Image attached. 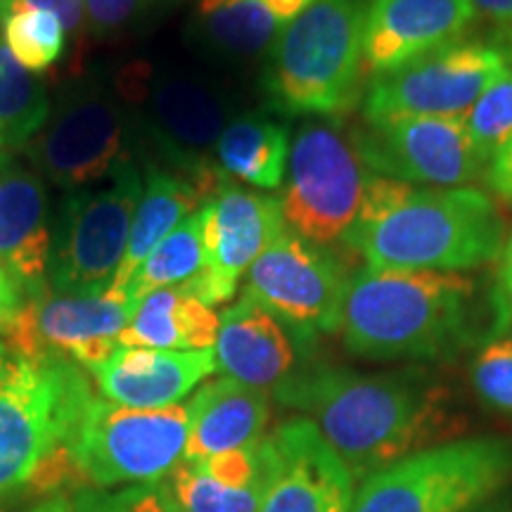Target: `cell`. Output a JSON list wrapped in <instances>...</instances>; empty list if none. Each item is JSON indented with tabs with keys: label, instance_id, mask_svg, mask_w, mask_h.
Wrapping results in <instances>:
<instances>
[{
	"label": "cell",
	"instance_id": "cell-1",
	"mask_svg": "<svg viewBox=\"0 0 512 512\" xmlns=\"http://www.w3.org/2000/svg\"><path fill=\"white\" fill-rule=\"evenodd\" d=\"M273 394L318 427L356 482L413 453L453 441L463 427L451 392L415 368L366 375L311 366Z\"/></svg>",
	"mask_w": 512,
	"mask_h": 512
},
{
	"label": "cell",
	"instance_id": "cell-2",
	"mask_svg": "<svg viewBox=\"0 0 512 512\" xmlns=\"http://www.w3.org/2000/svg\"><path fill=\"white\" fill-rule=\"evenodd\" d=\"M510 316L501 287L475 275L363 266L349 278L339 330L370 361H441L503 335Z\"/></svg>",
	"mask_w": 512,
	"mask_h": 512
},
{
	"label": "cell",
	"instance_id": "cell-3",
	"mask_svg": "<svg viewBox=\"0 0 512 512\" xmlns=\"http://www.w3.org/2000/svg\"><path fill=\"white\" fill-rule=\"evenodd\" d=\"M344 247L366 266L467 273L501 259L505 219L477 188H411L373 221L354 228Z\"/></svg>",
	"mask_w": 512,
	"mask_h": 512
},
{
	"label": "cell",
	"instance_id": "cell-4",
	"mask_svg": "<svg viewBox=\"0 0 512 512\" xmlns=\"http://www.w3.org/2000/svg\"><path fill=\"white\" fill-rule=\"evenodd\" d=\"M368 0H316L268 50L264 93L290 117L342 119L363 100Z\"/></svg>",
	"mask_w": 512,
	"mask_h": 512
},
{
	"label": "cell",
	"instance_id": "cell-5",
	"mask_svg": "<svg viewBox=\"0 0 512 512\" xmlns=\"http://www.w3.org/2000/svg\"><path fill=\"white\" fill-rule=\"evenodd\" d=\"M117 88L133 117V140L150 150L147 162L192 178L209 195L228 181L211 162L221 133L235 119V100L221 83L192 69L133 64Z\"/></svg>",
	"mask_w": 512,
	"mask_h": 512
},
{
	"label": "cell",
	"instance_id": "cell-6",
	"mask_svg": "<svg viewBox=\"0 0 512 512\" xmlns=\"http://www.w3.org/2000/svg\"><path fill=\"white\" fill-rule=\"evenodd\" d=\"M380 174L358 155L349 128L337 119H313L290 145L283 192L278 195L287 230L332 249L363 219Z\"/></svg>",
	"mask_w": 512,
	"mask_h": 512
},
{
	"label": "cell",
	"instance_id": "cell-7",
	"mask_svg": "<svg viewBox=\"0 0 512 512\" xmlns=\"http://www.w3.org/2000/svg\"><path fill=\"white\" fill-rule=\"evenodd\" d=\"M91 396V382L76 363L8 351L0 366V498L31 484Z\"/></svg>",
	"mask_w": 512,
	"mask_h": 512
},
{
	"label": "cell",
	"instance_id": "cell-8",
	"mask_svg": "<svg viewBox=\"0 0 512 512\" xmlns=\"http://www.w3.org/2000/svg\"><path fill=\"white\" fill-rule=\"evenodd\" d=\"M185 406L128 408L91 396L64 439L83 489L162 482L185 460Z\"/></svg>",
	"mask_w": 512,
	"mask_h": 512
},
{
	"label": "cell",
	"instance_id": "cell-9",
	"mask_svg": "<svg viewBox=\"0 0 512 512\" xmlns=\"http://www.w3.org/2000/svg\"><path fill=\"white\" fill-rule=\"evenodd\" d=\"M510 479L512 441L453 439L363 479L351 512H467Z\"/></svg>",
	"mask_w": 512,
	"mask_h": 512
},
{
	"label": "cell",
	"instance_id": "cell-10",
	"mask_svg": "<svg viewBox=\"0 0 512 512\" xmlns=\"http://www.w3.org/2000/svg\"><path fill=\"white\" fill-rule=\"evenodd\" d=\"M131 138V107L117 83L91 76L64 88L22 155L43 181L72 192L110 176L131 155Z\"/></svg>",
	"mask_w": 512,
	"mask_h": 512
},
{
	"label": "cell",
	"instance_id": "cell-11",
	"mask_svg": "<svg viewBox=\"0 0 512 512\" xmlns=\"http://www.w3.org/2000/svg\"><path fill=\"white\" fill-rule=\"evenodd\" d=\"M110 176L112 183L105 188L64 195L48 259V285L57 294L91 297L110 290L117 278L143 195V178L131 155Z\"/></svg>",
	"mask_w": 512,
	"mask_h": 512
},
{
	"label": "cell",
	"instance_id": "cell-12",
	"mask_svg": "<svg viewBox=\"0 0 512 512\" xmlns=\"http://www.w3.org/2000/svg\"><path fill=\"white\" fill-rule=\"evenodd\" d=\"M512 64V50L458 38L392 72L375 74L363 93L366 119L392 114L467 117L486 88Z\"/></svg>",
	"mask_w": 512,
	"mask_h": 512
},
{
	"label": "cell",
	"instance_id": "cell-13",
	"mask_svg": "<svg viewBox=\"0 0 512 512\" xmlns=\"http://www.w3.org/2000/svg\"><path fill=\"white\" fill-rule=\"evenodd\" d=\"M358 155L375 174L425 188H467L486 176L465 117L392 114L349 128Z\"/></svg>",
	"mask_w": 512,
	"mask_h": 512
},
{
	"label": "cell",
	"instance_id": "cell-14",
	"mask_svg": "<svg viewBox=\"0 0 512 512\" xmlns=\"http://www.w3.org/2000/svg\"><path fill=\"white\" fill-rule=\"evenodd\" d=\"M351 273L332 249L283 230L247 271L245 297L313 337L335 332Z\"/></svg>",
	"mask_w": 512,
	"mask_h": 512
},
{
	"label": "cell",
	"instance_id": "cell-15",
	"mask_svg": "<svg viewBox=\"0 0 512 512\" xmlns=\"http://www.w3.org/2000/svg\"><path fill=\"white\" fill-rule=\"evenodd\" d=\"M138 306L107 290L91 297L43 292L29 299L5 332L8 351L24 358H64L91 373L119 349Z\"/></svg>",
	"mask_w": 512,
	"mask_h": 512
},
{
	"label": "cell",
	"instance_id": "cell-16",
	"mask_svg": "<svg viewBox=\"0 0 512 512\" xmlns=\"http://www.w3.org/2000/svg\"><path fill=\"white\" fill-rule=\"evenodd\" d=\"M204 230V271L185 285L204 304L233 299L240 278L287 228L278 195L240 188L228 178L200 207Z\"/></svg>",
	"mask_w": 512,
	"mask_h": 512
},
{
	"label": "cell",
	"instance_id": "cell-17",
	"mask_svg": "<svg viewBox=\"0 0 512 512\" xmlns=\"http://www.w3.org/2000/svg\"><path fill=\"white\" fill-rule=\"evenodd\" d=\"M271 479L259 512H351L356 479L309 418H292L266 437Z\"/></svg>",
	"mask_w": 512,
	"mask_h": 512
},
{
	"label": "cell",
	"instance_id": "cell-18",
	"mask_svg": "<svg viewBox=\"0 0 512 512\" xmlns=\"http://www.w3.org/2000/svg\"><path fill=\"white\" fill-rule=\"evenodd\" d=\"M477 19L472 0H368L363 55L382 74L463 38Z\"/></svg>",
	"mask_w": 512,
	"mask_h": 512
},
{
	"label": "cell",
	"instance_id": "cell-19",
	"mask_svg": "<svg viewBox=\"0 0 512 512\" xmlns=\"http://www.w3.org/2000/svg\"><path fill=\"white\" fill-rule=\"evenodd\" d=\"M50 197L41 174L0 150V261L24 299L48 292Z\"/></svg>",
	"mask_w": 512,
	"mask_h": 512
},
{
	"label": "cell",
	"instance_id": "cell-20",
	"mask_svg": "<svg viewBox=\"0 0 512 512\" xmlns=\"http://www.w3.org/2000/svg\"><path fill=\"white\" fill-rule=\"evenodd\" d=\"M304 332L242 294L240 302L221 313L216 337V361L233 380L261 392H275L299 373Z\"/></svg>",
	"mask_w": 512,
	"mask_h": 512
},
{
	"label": "cell",
	"instance_id": "cell-21",
	"mask_svg": "<svg viewBox=\"0 0 512 512\" xmlns=\"http://www.w3.org/2000/svg\"><path fill=\"white\" fill-rule=\"evenodd\" d=\"M219 370L214 349L169 351L119 347L91 375L107 401L128 408L178 406L197 384Z\"/></svg>",
	"mask_w": 512,
	"mask_h": 512
},
{
	"label": "cell",
	"instance_id": "cell-22",
	"mask_svg": "<svg viewBox=\"0 0 512 512\" xmlns=\"http://www.w3.org/2000/svg\"><path fill=\"white\" fill-rule=\"evenodd\" d=\"M188 446L185 460H207L240 451L264 439L271 406L268 394L223 375L202 384L185 406Z\"/></svg>",
	"mask_w": 512,
	"mask_h": 512
},
{
	"label": "cell",
	"instance_id": "cell-23",
	"mask_svg": "<svg viewBox=\"0 0 512 512\" xmlns=\"http://www.w3.org/2000/svg\"><path fill=\"white\" fill-rule=\"evenodd\" d=\"M143 188L136 214H133L124 261L110 287L114 292L124 290L128 280L152 254V249L211 197L204 185L155 162H145Z\"/></svg>",
	"mask_w": 512,
	"mask_h": 512
},
{
	"label": "cell",
	"instance_id": "cell-24",
	"mask_svg": "<svg viewBox=\"0 0 512 512\" xmlns=\"http://www.w3.org/2000/svg\"><path fill=\"white\" fill-rule=\"evenodd\" d=\"M316 0H200L195 29L211 50L247 60L271 50L283 31Z\"/></svg>",
	"mask_w": 512,
	"mask_h": 512
},
{
	"label": "cell",
	"instance_id": "cell-25",
	"mask_svg": "<svg viewBox=\"0 0 512 512\" xmlns=\"http://www.w3.org/2000/svg\"><path fill=\"white\" fill-rule=\"evenodd\" d=\"M221 316L183 287L147 294L121 332L119 347L200 351L214 349Z\"/></svg>",
	"mask_w": 512,
	"mask_h": 512
},
{
	"label": "cell",
	"instance_id": "cell-26",
	"mask_svg": "<svg viewBox=\"0 0 512 512\" xmlns=\"http://www.w3.org/2000/svg\"><path fill=\"white\" fill-rule=\"evenodd\" d=\"M290 131L266 114H238L216 143V162L223 176L254 188H280L290 162Z\"/></svg>",
	"mask_w": 512,
	"mask_h": 512
},
{
	"label": "cell",
	"instance_id": "cell-27",
	"mask_svg": "<svg viewBox=\"0 0 512 512\" xmlns=\"http://www.w3.org/2000/svg\"><path fill=\"white\" fill-rule=\"evenodd\" d=\"M204 261H207V254H204L202 211L197 209L152 249V254L119 294L138 306L147 294L164 290V287L195 283L204 271Z\"/></svg>",
	"mask_w": 512,
	"mask_h": 512
},
{
	"label": "cell",
	"instance_id": "cell-28",
	"mask_svg": "<svg viewBox=\"0 0 512 512\" xmlns=\"http://www.w3.org/2000/svg\"><path fill=\"white\" fill-rule=\"evenodd\" d=\"M50 114L46 86L0 41V150L24 147Z\"/></svg>",
	"mask_w": 512,
	"mask_h": 512
},
{
	"label": "cell",
	"instance_id": "cell-29",
	"mask_svg": "<svg viewBox=\"0 0 512 512\" xmlns=\"http://www.w3.org/2000/svg\"><path fill=\"white\" fill-rule=\"evenodd\" d=\"M164 482L188 512H259L268 489H245L221 482L195 460H181Z\"/></svg>",
	"mask_w": 512,
	"mask_h": 512
},
{
	"label": "cell",
	"instance_id": "cell-30",
	"mask_svg": "<svg viewBox=\"0 0 512 512\" xmlns=\"http://www.w3.org/2000/svg\"><path fill=\"white\" fill-rule=\"evenodd\" d=\"M3 34L10 53L31 74L53 67L62 57L67 41L62 19L48 10H24L3 19Z\"/></svg>",
	"mask_w": 512,
	"mask_h": 512
},
{
	"label": "cell",
	"instance_id": "cell-31",
	"mask_svg": "<svg viewBox=\"0 0 512 512\" xmlns=\"http://www.w3.org/2000/svg\"><path fill=\"white\" fill-rule=\"evenodd\" d=\"M467 133L486 169L512 147V64L482 93L465 117Z\"/></svg>",
	"mask_w": 512,
	"mask_h": 512
},
{
	"label": "cell",
	"instance_id": "cell-32",
	"mask_svg": "<svg viewBox=\"0 0 512 512\" xmlns=\"http://www.w3.org/2000/svg\"><path fill=\"white\" fill-rule=\"evenodd\" d=\"M470 380L486 406L512 418V335H498L482 344L472 358Z\"/></svg>",
	"mask_w": 512,
	"mask_h": 512
},
{
	"label": "cell",
	"instance_id": "cell-33",
	"mask_svg": "<svg viewBox=\"0 0 512 512\" xmlns=\"http://www.w3.org/2000/svg\"><path fill=\"white\" fill-rule=\"evenodd\" d=\"M176 3L178 0H86V24L95 38L110 41L145 29Z\"/></svg>",
	"mask_w": 512,
	"mask_h": 512
},
{
	"label": "cell",
	"instance_id": "cell-34",
	"mask_svg": "<svg viewBox=\"0 0 512 512\" xmlns=\"http://www.w3.org/2000/svg\"><path fill=\"white\" fill-rule=\"evenodd\" d=\"M74 512H188L162 482L131 484L117 491L83 489L74 496Z\"/></svg>",
	"mask_w": 512,
	"mask_h": 512
},
{
	"label": "cell",
	"instance_id": "cell-35",
	"mask_svg": "<svg viewBox=\"0 0 512 512\" xmlns=\"http://www.w3.org/2000/svg\"><path fill=\"white\" fill-rule=\"evenodd\" d=\"M24 10L55 12L69 34H76L86 22V0H3L0 3V22Z\"/></svg>",
	"mask_w": 512,
	"mask_h": 512
},
{
	"label": "cell",
	"instance_id": "cell-36",
	"mask_svg": "<svg viewBox=\"0 0 512 512\" xmlns=\"http://www.w3.org/2000/svg\"><path fill=\"white\" fill-rule=\"evenodd\" d=\"M24 304H27V299H24L22 290H19L15 278L10 275L8 266L0 261V335L10 330L12 320L17 318Z\"/></svg>",
	"mask_w": 512,
	"mask_h": 512
},
{
	"label": "cell",
	"instance_id": "cell-37",
	"mask_svg": "<svg viewBox=\"0 0 512 512\" xmlns=\"http://www.w3.org/2000/svg\"><path fill=\"white\" fill-rule=\"evenodd\" d=\"M484 181L491 190L512 202V147L486 169Z\"/></svg>",
	"mask_w": 512,
	"mask_h": 512
},
{
	"label": "cell",
	"instance_id": "cell-38",
	"mask_svg": "<svg viewBox=\"0 0 512 512\" xmlns=\"http://www.w3.org/2000/svg\"><path fill=\"white\" fill-rule=\"evenodd\" d=\"M477 15L489 19V22L510 27L512 24V0H472Z\"/></svg>",
	"mask_w": 512,
	"mask_h": 512
},
{
	"label": "cell",
	"instance_id": "cell-39",
	"mask_svg": "<svg viewBox=\"0 0 512 512\" xmlns=\"http://www.w3.org/2000/svg\"><path fill=\"white\" fill-rule=\"evenodd\" d=\"M498 283H501V292L508 302V309L512 313V235L505 242V249L501 254V271H498Z\"/></svg>",
	"mask_w": 512,
	"mask_h": 512
},
{
	"label": "cell",
	"instance_id": "cell-40",
	"mask_svg": "<svg viewBox=\"0 0 512 512\" xmlns=\"http://www.w3.org/2000/svg\"><path fill=\"white\" fill-rule=\"evenodd\" d=\"M29 512H74V505L69 498L55 496V498H48V501H43L41 505H36V508Z\"/></svg>",
	"mask_w": 512,
	"mask_h": 512
},
{
	"label": "cell",
	"instance_id": "cell-41",
	"mask_svg": "<svg viewBox=\"0 0 512 512\" xmlns=\"http://www.w3.org/2000/svg\"><path fill=\"white\" fill-rule=\"evenodd\" d=\"M5 358H8V344L0 342V366H3V363H5Z\"/></svg>",
	"mask_w": 512,
	"mask_h": 512
},
{
	"label": "cell",
	"instance_id": "cell-42",
	"mask_svg": "<svg viewBox=\"0 0 512 512\" xmlns=\"http://www.w3.org/2000/svg\"><path fill=\"white\" fill-rule=\"evenodd\" d=\"M505 34H508V38L512 41V24H510V27H505Z\"/></svg>",
	"mask_w": 512,
	"mask_h": 512
},
{
	"label": "cell",
	"instance_id": "cell-43",
	"mask_svg": "<svg viewBox=\"0 0 512 512\" xmlns=\"http://www.w3.org/2000/svg\"><path fill=\"white\" fill-rule=\"evenodd\" d=\"M0 512H3V508H0Z\"/></svg>",
	"mask_w": 512,
	"mask_h": 512
},
{
	"label": "cell",
	"instance_id": "cell-44",
	"mask_svg": "<svg viewBox=\"0 0 512 512\" xmlns=\"http://www.w3.org/2000/svg\"><path fill=\"white\" fill-rule=\"evenodd\" d=\"M0 3H3V0H0Z\"/></svg>",
	"mask_w": 512,
	"mask_h": 512
}]
</instances>
